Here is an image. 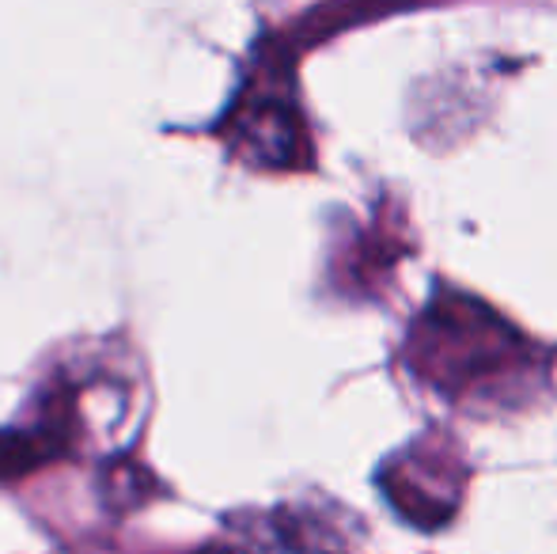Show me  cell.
<instances>
[{"mask_svg":"<svg viewBox=\"0 0 557 554\" xmlns=\"http://www.w3.org/2000/svg\"><path fill=\"white\" fill-rule=\"evenodd\" d=\"M467 479L462 448L444 429L410 441L380 467V490L387 505L421 532H436L455 517L467 494Z\"/></svg>","mask_w":557,"mask_h":554,"instance_id":"obj_2","label":"cell"},{"mask_svg":"<svg viewBox=\"0 0 557 554\" xmlns=\"http://www.w3.org/2000/svg\"><path fill=\"white\" fill-rule=\"evenodd\" d=\"M406 369L467 415H508L550 387V357L485 300L436 285L433 300L410 323Z\"/></svg>","mask_w":557,"mask_h":554,"instance_id":"obj_1","label":"cell"},{"mask_svg":"<svg viewBox=\"0 0 557 554\" xmlns=\"http://www.w3.org/2000/svg\"><path fill=\"white\" fill-rule=\"evenodd\" d=\"M232 148L247 163L265 171H296L311 163V145L304 119L296 111V99L288 96V88L281 91H262L239 103V111L232 114Z\"/></svg>","mask_w":557,"mask_h":554,"instance_id":"obj_3","label":"cell"}]
</instances>
